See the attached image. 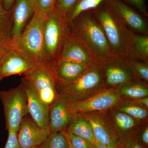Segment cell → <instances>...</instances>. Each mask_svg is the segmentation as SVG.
I'll return each instance as SVG.
<instances>
[{
    "label": "cell",
    "mask_w": 148,
    "mask_h": 148,
    "mask_svg": "<svg viewBox=\"0 0 148 148\" xmlns=\"http://www.w3.org/2000/svg\"><path fill=\"white\" fill-rule=\"evenodd\" d=\"M59 58L86 66L91 65L97 60L85 45L70 32L64 41Z\"/></svg>",
    "instance_id": "obj_15"
},
{
    "label": "cell",
    "mask_w": 148,
    "mask_h": 148,
    "mask_svg": "<svg viewBox=\"0 0 148 148\" xmlns=\"http://www.w3.org/2000/svg\"><path fill=\"white\" fill-rule=\"evenodd\" d=\"M135 76L141 81L148 83V63L136 58H127Z\"/></svg>",
    "instance_id": "obj_27"
},
{
    "label": "cell",
    "mask_w": 148,
    "mask_h": 148,
    "mask_svg": "<svg viewBox=\"0 0 148 148\" xmlns=\"http://www.w3.org/2000/svg\"><path fill=\"white\" fill-rule=\"evenodd\" d=\"M133 100L140 106H143L146 109H148V97H144Z\"/></svg>",
    "instance_id": "obj_36"
},
{
    "label": "cell",
    "mask_w": 148,
    "mask_h": 148,
    "mask_svg": "<svg viewBox=\"0 0 148 148\" xmlns=\"http://www.w3.org/2000/svg\"><path fill=\"white\" fill-rule=\"evenodd\" d=\"M115 12L135 34H148L147 23L145 18L121 0H108Z\"/></svg>",
    "instance_id": "obj_17"
},
{
    "label": "cell",
    "mask_w": 148,
    "mask_h": 148,
    "mask_svg": "<svg viewBox=\"0 0 148 148\" xmlns=\"http://www.w3.org/2000/svg\"><path fill=\"white\" fill-rule=\"evenodd\" d=\"M66 131L86 139L93 145L96 143L90 123L83 113L71 114Z\"/></svg>",
    "instance_id": "obj_20"
},
{
    "label": "cell",
    "mask_w": 148,
    "mask_h": 148,
    "mask_svg": "<svg viewBox=\"0 0 148 148\" xmlns=\"http://www.w3.org/2000/svg\"><path fill=\"white\" fill-rule=\"evenodd\" d=\"M65 133H66V132H65ZM66 137H67V136H66ZM67 140H68V145H69V148H74L73 147H72L71 145V143H70V142H69V139H68V138H67Z\"/></svg>",
    "instance_id": "obj_39"
},
{
    "label": "cell",
    "mask_w": 148,
    "mask_h": 148,
    "mask_svg": "<svg viewBox=\"0 0 148 148\" xmlns=\"http://www.w3.org/2000/svg\"><path fill=\"white\" fill-rule=\"evenodd\" d=\"M77 0H56L55 7L66 15L67 12Z\"/></svg>",
    "instance_id": "obj_33"
},
{
    "label": "cell",
    "mask_w": 148,
    "mask_h": 148,
    "mask_svg": "<svg viewBox=\"0 0 148 148\" xmlns=\"http://www.w3.org/2000/svg\"><path fill=\"white\" fill-rule=\"evenodd\" d=\"M69 32L66 15L54 7L48 15L43 25V40L48 64L55 66Z\"/></svg>",
    "instance_id": "obj_4"
},
{
    "label": "cell",
    "mask_w": 148,
    "mask_h": 148,
    "mask_svg": "<svg viewBox=\"0 0 148 148\" xmlns=\"http://www.w3.org/2000/svg\"><path fill=\"white\" fill-rule=\"evenodd\" d=\"M92 148H109L107 146L102 145L96 142L95 144L93 145V147Z\"/></svg>",
    "instance_id": "obj_38"
},
{
    "label": "cell",
    "mask_w": 148,
    "mask_h": 148,
    "mask_svg": "<svg viewBox=\"0 0 148 148\" xmlns=\"http://www.w3.org/2000/svg\"><path fill=\"white\" fill-rule=\"evenodd\" d=\"M37 148H69L65 130L51 133Z\"/></svg>",
    "instance_id": "obj_26"
},
{
    "label": "cell",
    "mask_w": 148,
    "mask_h": 148,
    "mask_svg": "<svg viewBox=\"0 0 148 148\" xmlns=\"http://www.w3.org/2000/svg\"><path fill=\"white\" fill-rule=\"evenodd\" d=\"M65 132L72 147L74 148H92L93 144L84 138L74 135L69 131Z\"/></svg>",
    "instance_id": "obj_29"
},
{
    "label": "cell",
    "mask_w": 148,
    "mask_h": 148,
    "mask_svg": "<svg viewBox=\"0 0 148 148\" xmlns=\"http://www.w3.org/2000/svg\"><path fill=\"white\" fill-rule=\"evenodd\" d=\"M12 40L18 38L35 12L34 0H16L10 9Z\"/></svg>",
    "instance_id": "obj_16"
},
{
    "label": "cell",
    "mask_w": 148,
    "mask_h": 148,
    "mask_svg": "<svg viewBox=\"0 0 148 148\" xmlns=\"http://www.w3.org/2000/svg\"><path fill=\"white\" fill-rule=\"evenodd\" d=\"M11 11L6 10L0 1V51L5 48L12 41Z\"/></svg>",
    "instance_id": "obj_23"
},
{
    "label": "cell",
    "mask_w": 148,
    "mask_h": 148,
    "mask_svg": "<svg viewBox=\"0 0 148 148\" xmlns=\"http://www.w3.org/2000/svg\"><path fill=\"white\" fill-rule=\"evenodd\" d=\"M103 69L105 88L118 87L128 83L140 80L132 71L127 58L114 56L108 60L103 61Z\"/></svg>",
    "instance_id": "obj_10"
},
{
    "label": "cell",
    "mask_w": 148,
    "mask_h": 148,
    "mask_svg": "<svg viewBox=\"0 0 148 148\" xmlns=\"http://www.w3.org/2000/svg\"><path fill=\"white\" fill-rule=\"evenodd\" d=\"M50 133L49 129L40 127L28 114L21 122L17 139L21 148H37Z\"/></svg>",
    "instance_id": "obj_13"
},
{
    "label": "cell",
    "mask_w": 148,
    "mask_h": 148,
    "mask_svg": "<svg viewBox=\"0 0 148 148\" xmlns=\"http://www.w3.org/2000/svg\"><path fill=\"white\" fill-rule=\"evenodd\" d=\"M135 138L145 148H148V119L140 123L137 129Z\"/></svg>",
    "instance_id": "obj_30"
},
{
    "label": "cell",
    "mask_w": 148,
    "mask_h": 148,
    "mask_svg": "<svg viewBox=\"0 0 148 148\" xmlns=\"http://www.w3.org/2000/svg\"><path fill=\"white\" fill-rule=\"evenodd\" d=\"M68 24L70 33L85 45L97 60L105 61L114 56L93 10L83 12Z\"/></svg>",
    "instance_id": "obj_2"
},
{
    "label": "cell",
    "mask_w": 148,
    "mask_h": 148,
    "mask_svg": "<svg viewBox=\"0 0 148 148\" xmlns=\"http://www.w3.org/2000/svg\"><path fill=\"white\" fill-rule=\"evenodd\" d=\"M5 48L1 50L0 51V67H1V64L2 62L3 58L5 54ZM1 82V81H0Z\"/></svg>",
    "instance_id": "obj_37"
},
{
    "label": "cell",
    "mask_w": 148,
    "mask_h": 148,
    "mask_svg": "<svg viewBox=\"0 0 148 148\" xmlns=\"http://www.w3.org/2000/svg\"><path fill=\"white\" fill-rule=\"evenodd\" d=\"M8 131V138L4 148H21L17 139V132L10 130Z\"/></svg>",
    "instance_id": "obj_32"
},
{
    "label": "cell",
    "mask_w": 148,
    "mask_h": 148,
    "mask_svg": "<svg viewBox=\"0 0 148 148\" xmlns=\"http://www.w3.org/2000/svg\"><path fill=\"white\" fill-rule=\"evenodd\" d=\"M84 115L90 123L96 142L109 148H116L119 141L103 112L86 113Z\"/></svg>",
    "instance_id": "obj_11"
},
{
    "label": "cell",
    "mask_w": 148,
    "mask_h": 148,
    "mask_svg": "<svg viewBox=\"0 0 148 148\" xmlns=\"http://www.w3.org/2000/svg\"><path fill=\"white\" fill-rule=\"evenodd\" d=\"M123 98L116 88H104L87 99L68 103V107L71 114L102 112L114 107Z\"/></svg>",
    "instance_id": "obj_9"
},
{
    "label": "cell",
    "mask_w": 148,
    "mask_h": 148,
    "mask_svg": "<svg viewBox=\"0 0 148 148\" xmlns=\"http://www.w3.org/2000/svg\"><path fill=\"white\" fill-rule=\"evenodd\" d=\"M47 17L35 11L20 37L16 40H12V42L24 50L37 63L48 64L43 40V25Z\"/></svg>",
    "instance_id": "obj_5"
},
{
    "label": "cell",
    "mask_w": 148,
    "mask_h": 148,
    "mask_svg": "<svg viewBox=\"0 0 148 148\" xmlns=\"http://www.w3.org/2000/svg\"><path fill=\"white\" fill-rule=\"evenodd\" d=\"M96 60L78 78L69 84L57 86L58 100L68 103L82 101L104 89L103 62Z\"/></svg>",
    "instance_id": "obj_3"
},
{
    "label": "cell",
    "mask_w": 148,
    "mask_h": 148,
    "mask_svg": "<svg viewBox=\"0 0 148 148\" xmlns=\"http://www.w3.org/2000/svg\"><path fill=\"white\" fill-rule=\"evenodd\" d=\"M102 112L113 129L119 143L127 138H135L138 127L142 122L114 108Z\"/></svg>",
    "instance_id": "obj_14"
},
{
    "label": "cell",
    "mask_w": 148,
    "mask_h": 148,
    "mask_svg": "<svg viewBox=\"0 0 148 148\" xmlns=\"http://www.w3.org/2000/svg\"><path fill=\"white\" fill-rule=\"evenodd\" d=\"M116 89L121 96L127 99L136 100L148 97V84L140 80L123 85Z\"/></svg>",
    "instance_id": "obj_22"
},
{
    "label": "cell",
    "mask_w": 148,
    "mask_h": 148,
    "mask_svg": "<svg viewBox=\"0 0 148 148\" xmlns=\"http://www.w3.org/2000/svg\"><path fill=\"white\" fill-rule=\"evenodd\" d=\"M2 0H0V1H1L2 2Z\"/></svg>",
    "instance_id": "obj_40"
},
{
    "label": "cell",
    "mask_w": 148,
    "mask_h": 148,
    "mask_svg": "<svg viewBox=\"0 0 148 148\" xmlns=\"http://www.w3.org/2000/svg\"><path fill=\"white\" fill-rule=\"evenodd\" d=\"M55 66L45 63H37L26 76L34 88L45 104L50 107L58 99Z\"/></svg>",
    "instance_id": "obj_7"
},
{
    "label": "cell",
    "mask_w": 148,
    "mask_h": 148,
    "mask_svg": "<svg viewBox=\"0 0 148 148\" xmlns=\"http://www.w3.org/2000/svg\"><path fill=\"white\" fill-rule=\"evenodd\" d=\"M71 114L68 103L66 101L57 100L51 106L49 115L50 133H56L66 130Z\"/></svg>",
    "instance_id": "obj_19"
},
{
    "label": "cell",
    "mask_w": 148,
    "mask_h": 148,
    "mask_svg": "<svg viewBox=\"0 0 148 148\" xmlns=\"http://www.w3.org/2000/svg\"><path fill=\"white\" fill-rule=\"evenodd\" d=\"M0 99L3 108L6 129L18 132L22 119L29 114L24 89L20 84L9 90H0Z\"/></svg>",
    "instance_id": "obj_6"
},
{
    "label": "cell",
    "mask_w": 148,
    "mask_h": 148,
    "mask_svg": "<svg viewBox=\"0 0 148 148\" xmlns=\"http://www.w3.org/2000/svg\"><path fill=\"white\" fill-rule=\"evenodd\" d=\"M113 108L134 118L141 122L148 119V109L131 99L123 98Z\"/></svg>",
    "instance_id": "obj_21"
},
{
    "label": "cell",
    "mask_w": 148,
    "mask_h": 148,
    "mask_svg": "<svg viewBox=\"0 0 148 148\" xmlns=\"http://www.w3.org/2000/svg\"><path fill=\"white\" fill-rule=\"evenodd\" d=\"M125 1L138 9L144 16H148L147 9L145 0H125Z\"/></svg>",
    "instance_id": "obj_34"
},
{
    "label": "cell",
    "mask_w": 148,
    "mask_h": 148,
    "mask_svg": "<svg viewBox=\"0 0 148 148\" xmlns=\"http://www.w3.org/2000/svg\"><path fill=\"white\" fill-rule=\"evenodd\" d=\"M27 96L29 114L40 127L49 129V107L40 99L34 88L24 77L20 84Z\"/></svg>",
    "instance_id": "obj_12"
},
{
    "label": "cell",
    "mask_w": 148,
    "mask_h": 148,
    "mask_svg": "<svg viewBox=\"0 0 148 148\" xmlns=\"http://www.w3.org/2000/svg\"><path fill=\"white\" fill-rule=\"evenodd\" d=\"M5 48V54L0 67V81L13 75L26 76L36 66L37 62L12 41Z\"/></svg>",
    "instance_id": "obj_8"
},
{
    "label": "cell",
    "mask_w": 148,
    "mask_h": 148,
    "mask_svg": "<svg viewBox=\"0 0 148 148\" xmlns=\"http://www.w3.org/2000/svg\"><path fill=\"white\" fill-rule=\"evenodd\" d=\"M116 148H145L141 145L135 137L127 138L119 143Z\"/></svg>",
    "instance_id": "obj_31"
},
{
    "label": "cell",
    "mask_w": 148,
    "mask_h": 148,
    "mask_svg": "<svg viewBox=\"0 0 148 148\" xmlns=\"http://www.w3.org/2000/svg\"><path fill=\"white\" fill-rule=\"evenodd\" d=\"M16 0H2V3L6 10L9 11L13 6Z\"/></svg>",
    "instance_id": "obj_35"
},
{
    "label": "cell",
    "mask_w": 148,
    "mask_h": 148,
    "mask_svg": "<svg viewBox=\"0 0 148 148\" xmlns=\"http://www.w3.org/2000/svg\"><path fill=\"white\" fill-rule=\"evenodd\" d=\"M108 0H77L66 14L68 24L81 14L95 10Z\"/></svg>",
    "instance_id": "obj_24"
},
{
    "label": "cell",
    "mask_w": 148,
    "mask_h": 148,
    "mask_svg": "<svg viewBox=\"0 0 148 148\" xmlns=\"http://www.w3.org/2000/svg\"><path fill=\"white\" fill-rule=\"evenodd\" d=\"M89 66L59 58L54 67L57 86H62L73 82Z\"/></svg>",
    "instance_id": "obj_18"
},
{
    "label": "cell",
    "mask_w": 148,
    "mask_h": 148,
    "mask_svg": "<svg viewBox=\"0 0 148 148\" xmlns=\"http://www.w3.org/2000/svg\"><path fill=\"white\" fill-rule=\"evenodd\" d=\"M101 24L114 56L124 58H136L133 52L135 33L127 27L108 3L93 10Z\"/></svg>",
    "instance_id": "obj_1"
},
{
    "label": "cell",
    "mask_w": 148,
    "mask_h": 148,
    "mask_svg": "<svg viewBox=\"0 0 148 148\" xmlns=\"http://www.w3.org/2000/svg\"><path fill=\"white\" fill-rule=\"evenodd\" d=\"M133 48L136 58L148 63V35L135 33Z\"/></svg>",
    "instance_id": "obj_25"
},
{
    "label": "cell",
    "mask_w": 148,
    "mask_h": 148,
    "mask_svg": "<svg viewBox=\"0 0 148 148\" xmlns=\"http://www.w3.org/2000/svg\"><path fill=\"white\" fill-rule=\"evenodd\" d=\"M56 0H34L35 11L47 16L55 7Z\"/></svg>",
    "instance_id": "obj_28"
}]
</instances>
